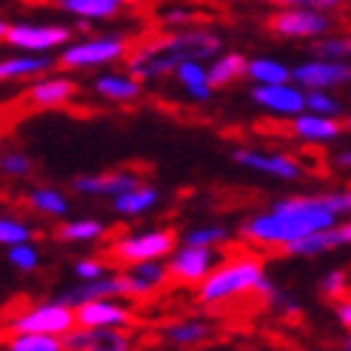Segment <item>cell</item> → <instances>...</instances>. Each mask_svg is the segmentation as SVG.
<instances>
[{
    "label": "cell",
    "mask_w": 351,
    "mask_h": 351,
    "mask_svg": "<svg viewBox=\"0 0 351 351\" xmlns=\"http://www.w3.org/2000/svg\"><path fill=\"white\" fill-rule=\"evenodd\" d=\"M335 249H337V245H335V234H331V229H326V232L308 234L303 240L291 243L283 254H289V257H320V254H328V252H335Z\"/></svg>",
    "instance_id": "cell-30"
},
{
    "label": "cell",
    "mask_w": 351,
    "mask_h": 351,
    "mask_svg": "<svg viewBox=\"0 0 351 351\" xmlns=\"http://www.w3.org/2000/svg\"><path fill=\"white\" fill-rule=\"evenodd\" d=\"M123 58H129L126 38H117V34H95V38L72 40L66 49H60L58 66L66 69V72H86V69L112 66Z\"/></svg>",
    "instance_id": "cell-6"
},
{
    "label": "cell",
    "mask_w": 351,
    "mask_h": 351,
    "mask_svg": "<svg viewBox=\"0 0 351 351\" xmlns=\"http://www.w3.org/2000/svg\"><path fill=\"white\" fill-rule=\"evenodd\" d=\"M120 274H123V283H126V300H149L152 294H157L163 286L171 283L169 266L163 260L126 266V269H120Z\"/></svg>",
    "instance_id": "cell-17"
},
{
    "label": "cell",
    "mask_w": 351,
    "mask_h": 351,
    "mask_svg": "<svg viewBox=\"0 0 351 351\" xmlns=\"http://www.w3.org/2000/svg\"><path fill=\"white\" fill-rule=\"evenodd\" d=\"M331 311H335L337 323H340L346 331H351V297H340V300H335Z\"/></svg>",
    "instance_id": "cell-42"
},
{
    "label": "cell",
    "mask_w": 351,
    "mask_h": 351,
    "mask_svg": "<svg viewBox=\"0 0 351 351\" xmlns=\"http://www.w3.org/2000/svg\"><path fill=\"white\" fill-rule=\"evenodd\" d=\"M66 351H134L137 343L129 328H75L63 337Z\"/></svg>",
    "instance_id": "cell-14"
},
{
    "label": "cell",
    "mask_w": 351,
    "mask_h": 351,
    "mask_svg": "<svg viewBox=\"0 0 351 351\" xmlns=\"http://www.w3.org/2000/svg\"><path fill=\"white\" fill-rule=\"evenodd\" d=\"M232 237V232L226 229L220 223H203V226H191L189 232H183V240L186 245H200V249H220L226 245Z\"/></svg>",
    "instance_id": "cell-29"
},
{
    "label": "cell",
    "mask_w": 351,
    "mask_h": 351,
    "mask_svg": "<svg viewBox=\"0 0 351 351\" xmlns=\"http://www.w3.org/2000/svg\"><path fill=\"white\" fill-rule=\"evenodd\" d=\"M220 46L223 43L215 32L186 26L140 46L134 55L126 58V72L137 80H157L174 75V69L186 60H215L220 55Z\"/></svg>",
    "instance_id": "cell-2"
},
{
    "label": "cell",
    "mask_w": 351,
    "mask_h": 351,
    "mask_svg": "<svg viewBox=\"0 0 351 351\" xmlns=\"http://www.w3.org/2000/svg\"><path fill=\"white\" fill-rule=\"evenodd\" d=\"M103 297H126V283H123L120 271H109L100 280H89V283H75L72 289H66L58 294V300H63L66 306H83L89 300H103Z\"/></svg>",
    "instance_id": "cell-19"
},
{
    "label": "cell",
    "mask_w": 351,
    "mask_h": 351,
    "mask_svg": "<svg viewBox=\"0 0 351 351\" xmlns=\"http://www.w3.org/2000/svg\"><path fill=\"white\" fill-rule=\"evenodd\" d=\"M323 195H326L328 208L340 220L343 217H351V189H331V191H323Z\"/></svg>",
    "instance_id": "cell-39"
},
{
    "label": "cell",
    "mask_w": 351,
    "mask_h": 351,
    "mask_svg": "<svg viewBox=\"0 0 351 351\" xmlns=\"http://www.w3.org/2000/svg\"><path fill=\"white\" fill-rule=\"evenodd\" d=\"M331 234H335V245L340 249V245H351V217L337 223L335 229H331Z\"/></svg>",
    "instance_id": "cell-43"
},
{
    "label": "cell",
    "mask_w": 351,
    "mask_h": 351,
    "mask_svg": "<svg viewBox=\"0 0 351 351\" xmlns=\"http://www.w3.org/2000/svg\"><path fill=\"white\" fill-rule=\"evenodd\" d=\"M160 21H163L166 26H180V29H186V26H191V21H195V12L174 6V9H166V12L160 14Z\"/></svg>",
    "instance_id": "cell-41"
},
{
    "label": "cell",
    "mask_w": 351,
    "mask_h": 351,
    "mask_svg": "<svg viewBox=\"0 0 351 351\" xmlns=\"http://www.w3.org/2000/svg\"><path fill=\"white\" fill-rule=\"evenodd\" d=\"M157 203H160V191H157V186L143 180L140 186H134L129 191H123L120 197H114L112 200V212L117 217H143V215L152 212Z\"/></svg>",
    "instance_id": "cell-24"
},
{
    "label": "cell",
    "mask_w": 351,
    "mask_h": 351,
    "mask_svg": "<svg viewBox=\"0 0 351 351\" xmlns=\"http://www.w3.org/2000/svg\"><path fill=\"white\" fill-rule=\"evenodd\" d=\"M97 3H106V6H114V9H123V6H129L132 0H97Z\"/></svg>",
    "instance_id": "cell-45"
},
{
    "label": "cell",
    "mask_w": 351,
    "mask_h": 351,
    "mask_svg": "<svg viewBox=\"0 0 351 351\" xmlns=\"http://www.w3.org/2000/svg\"><path fill=\"white\" fill-rule=\"evenodd\" d=\"M306 112L323 114V117H340L343 103H340L337 95H331V92H306Z\"/></svg>",
    "instance_id": "cell-35"
},
{
    "label": "cell",
    "mask_w": 351,
    "mask_h": 351,
    "mask_svg": "<svg viewBox=\"0 0 351 351\" xmlns=\"http://www.w3.org/2000/svg\"><path fill=\"white\" fill-rule=\"evenodd\" d=\"M58 63V58L51 55H32V51H17L0 60V80L12 83V80H34L43 77L51 66Z\"/></svg>",
    "instance_id": "cell-22"
},
{
    "label": "cell",
    "mask_w": 351,
    "mask_h": 351,
    "mask_svg": "<svg viewBox=\"0 0 351 351\" xmlns=\"http://www.w3.org/2000/svg\"><path fill=\"white\" fill-rule=\"evenodd\" d=\"M32 237H34V229L26 220L14 217V215L0 217V243H3L6 249H12V245H21V243H32Z\"/></svg>",
    "instance_id": "cell-32"
},
{
    "label": "cell",
    "mask_w": 351,
    "mask_h": 351,
    "mask_svg": "<svg viewBox=\"0 0 351 351\" xmlns=\"http://www.w3.org/2000/svg\"><path fill=\"white\" fill-rule=\"evenodd\" d=\"M77 97V83L69 75H43L29 80L23 100L34 109H60Z\"/></svg>",
    "instance_id": "cell-16"
},
{
    "label": "cell",
    "mask_w": 351,
    "mask_h": 351,
    "mask_svg": "<svg viewBox=\"0 0 351 351\" xmlns=\"http://www.w3.org/2000/svg\"><path fill=\"white\" fill-rule=\"evenodd\" d=\"M6 335H51V337H66L69 331L77 328V314L72 306H66L58 297L43 303H32L12 311L6 323Z\"/></svg>",
    "instance_id": "cell-5"
},
{
    "label": "cell",
    "mask_w": 351,
    "mask_h": 351,
    "mask_svg": "<svg viewBox=\"0 0 351 351\" xmlns=\"http://www.w3.org/2000/svg\"><path fill=\"white\" fill-rule=\"evenodd\" d=\"M331 17L326 9L314 6H280L269 17V32L286 40H320L331 32Z\"/></svg>",
    "instance_id": "cell-8"
},
{
    "label": "cell",
    "mask_w": 351,
    "mask_h": 351,
    "mask_svg": "<svg viewBox=\"0 0 351 351\" xmlns=\"http://www.w3.org/2000/svg\"><path fill=\"white\" fill-rule=\"evenodd\" d=\"M32 169H34L32 157L23 154V152L9 149V152H3V157H0V171H3L6 178H12V180H26L32 174Z\"/></svg>",
    "instance_id": "cell-36"
},
{
    "label": "cell",
    "mask_w": 351,
    "mask_h": 351,
    "mask_svg": "<svg viewBox=\"0 0 351 351\" xmlns=\"http://www.w3.org/2000/svg\"><path fill=\"white\" fill-rule=\"evenodd\" d=\"M178 249V234L166 226H154V229H137V232H123L109 240L106 254L114 266L126 269L137 263L149 260H169L171 252Z\"/></svg>",
    "instance_id": "cell-4"
},
{
    "label": "cell",
    "mask_w": 351,
    "mask_h": 351,
    "mask_svg": "<svg viewBox=\"0 0 351 351\" xmlns=\"http://www.w3.org/2000/svg\"><path fill=\"white\" fill-rule=\"evenodd\" d=\"M55 237L60 243H95L106 237V226L97 217H75V220H63L55 229Z\"/></svg>",
    "instance_id": "cell-27"
},
{
    "label": "cell",
    "mask_w": 351,
    "mask_h": 351,
    "mask_svg": "<svg viewBox=\"0 0 351 351\" xmlns=\"http://www.w3.org/2000/svg\"><path fill=\"white\" fill-rule=\"evenodd\" d=\"M220 263H223L220 249H200V245L180 243L178 249L171 252V257L166 260V266H169V274H171V283L197 289L203 280L220 266Z\"/></svg>",
    "instance_id": "cell-9"
},
{
    "label": "cell",
    "mask_w": 351,
    "mask_h": 351,
    "mask_svg": "<svg viewBox=\"0 0 351 351\" xmlns=\"http://www.w3.org/2000/svg\"><path fill=\"white\" fill-rule=\"evenodd\" d=\"M269 3H277V6H280V0H269Z\"/></svg>",
    "instance_id": "cell-49"
},
{
    "label": "cell",
    "mask_w": 351,
    "mask_h": 351,
    "mask_svg": "<svg viewBox=\"0 0 351 351\" xmlns=\"http://www.w3.org/2000/svg\"><path fill=\"white\" fill-rule=\"evenodd\" d=\"M26 208L34 215H40V217H51V220H58V217H66L69 215V208H72V203H69V195L55 186H34L26 191Z\"/></svg>",
    "instance_id": "cell-25"
},
{
    "label": "cell",
    "mask_w": 351,
    "mask_h": 351,
    "mask_svg": "<svg viewBox=\"0 0 351 351\" xmlns=\"http://www.w3.org/2000/svg\"><path fill=\"white\" fill-rule=\"evenodd\" d=\"M3 348L6 351H66L63 337H51V335H6Z\"/></svg>",
    "instance_id": "cell-31"
},
{
    "label": "cell",
    "mask_w": 351,
    "mask_h": 351,
    "mask_svg": "<svg viewBox=\"0 0 351 351\" xmlns=\"http://www.w3.org/2000/svg\"><path fill=\"white\" fill-rule=\"evenodd\" d=\"M308 351H323V348H308Z\"/></svg>",
    "instance_id": "cell-50"
},
{
    "label": "cell",
    "mask_w": 351,
    "mask_h": 351,
    "mask_svg": "<svg viewBox=\"0 0 351 351\" xmlns=\"http://www.w3.org/2000/svg\"><path fill=\"white\" fill-rule=\"evenodd\" d=\"M346 3V0H320V6L328 12V9H337V6H343Z\"/></svg>",
    "instance_id": "cell-46"
},
{
    "label": "cell",
    "mask_w": 351,
    "mask_h": 351,
    "mask_svg": "<svg viewBox=\"0 0 351 351\" xmlns=\"http://www.w3.org/2000/svg\"><path fill=\"white\" fill-rule=\"evenodd\" d=\"M340 351H351V331H348V335L343 337V343H340Z\"/></svg>",
    "instance_id": "cell-47"
},
{
    "label": "cell",
    "mask_w": 351,
    "mask_h": 351,
    "mask_svg": "<svg viewBox=\"0 0 351 351\" xmlns=\"http://www.w3.org/2000/svg\"><path fill=\"white\" fill-rule=\"evenodd\" d=\"M289 129L297 140H303V143H335L346 132L340 117H323V114H311V112H303L294 120H289Z\"/></svg>",
    "instance_id": "cell-20"
},
{
    "label": "cell",
    "mask_w": 351,
    "mask_h": 351,
    "mask_svg": "<svg viewBox=\"0 0 351 351\" xmlns=\"http://www.w3.org/2000/svg\"><path fill=\"white\" fill-rule=\"evenodd\" d=\"M6 260L14 271H23V274H32L34 269L40 266V252L34 243H21V245H12L6 249Z\"/></svg>",
    "instance_id": "cell-34"
},
{
    "label": "cell",
    "mask_w": 351,
    "mask_h": 351,
    "mask_svg": "<svg viewBox=\"0 0 351 351\" xmlns=\"http://www.w3.org/2000/svg\"><path fill=\"white\" fill-rule=\"evenodd\" d=\"M0 40L17 51L49 55L51 49H66L72 43V26L66 23H38V21H3Z\"/></svg>",
    "instance_id": "cell-7"
},
{
    "label": "cell",
    "mask_w": 351,
    "mask_h": 351,
    "mask_svg": "<svg viewBox=\"0 0 351 351\" xmlns=\"http://www.w3.org/2000/svg\"><path fill=\"white\" fill-rule=\"evenodd\" d=\"M320 294H326L328 300H340V297H346L348 291V274L343 269H331L320 277Z\"/></svg>",
    "instance_id": "cell-38"
},
{
    "label": "cell",
    "mask_w": 351,
    "mask_h": 351,
    "mask_svg": "<svg viewBox=\"0 0 351 351\" xmlns=\"http://www.w3.org/2000/svg\"><path fill=\"white\" fill-rule=\"evenodd\" d=\"M245 69H249V60L240 51H223L208 63V80H212L215 89H226V86L245 77Z\"/></svg>",
    "instance_id": "cell-26"
},
{
    "label": "cell",
    "mask_w": 351,
    "mask_h": 351,
    "mask_svg": "<svg viewBox=\"0 0 351 351\" xmlns=\"http://www.w3.org/2000/svg\"><path fill=\"white\" fill-rule=\"evenodd\" d=\"M174 80L180 83V89L186 92L189 100L195 103H206L215 97V86L212 80H208V66L203 60H186L180 63L178 69H174Z\"/></svg>",
    "instance_id": "cell-23"
},
{
    "label": "cell",
    "mask_w": 351,
    "mask_h": 351,
    "mask_svg": "<svg viewBox=\"0 0 351 351\" xmlns=\"http://www.w3.org/2000/svg\"><path fill=\"white\" fill-rule=\"evenodd\" d=\"M314 51H317L320 58L351 63V34H326V38L314 40Z\"/></svg>",
    "instance_id": "cell-33"
},
{
    "label": "cell",
    "mask_w": 351,
    "mask_h": 351,
    "mask_svg": "<svg viewBox=\"0 0 351 351\" xmlns=\"http://www.w3.org/2000/svg\"><path fill=\"white\" fill-rule=\"evenodd\" d=\"M263 303H266L269 308H274L277 314H286V317H289V314H297V311H300V306H297L294 297H291L289 291H280V289H274Z\"/></svg>",
    "instance_id": "cell-40"
},
{
    "label": "cell",
    "mask_w": 351,
    "mask_h": 351,
    "mask_svg": "<svg viewBox=\"0 0 351 351\" xmlns=\"http://www.w3.org/2000/svg\"><path fill=\"white\" fill-rule=\"evenodd\" d=\"M92 92L106 100V103H134L140 100V95H143V80H137L134 75L129 72H106V75H97L92 77Z\"/></svg>",
    "instance_id": "cell-21"
},
{
    "label": "cell",
    "mask_w": 351,
    "mask_h": 351,
    "mask_svg": "<svg viewBox=\"0 0 351 351\" xmlns=\"http://www.w3.org/2000/svg\"><path fill=\"white\" fill-rule=\"evenodd\" d=\"M291 80L306 92H335L351 83V63L317 55L291 66Z\"/></svg>",
    "instance_id": "cell-10"
},
{
    "label": "cell",
    "mask_w": 351,
    "mask_h": 351,
    "mask_svg": "<svg viewBox=\"0 0 351 351\" xmlns=\"http://www.w3.org/2000/svg\"><path fill=\"white\" fill-rule=\"evenodd\" d=\"M263 277H266V269H263L260 257H254V254L226 257L195 289V297H197L200 306L215 308V306L237 300V297L257 294V286L263 283Z\"/></svg>",
    "instance_id": "cell-3"
},
{
    "label": "cell",
    "mask_w": 351,
    "mask_h": 351,
    "mask_svg": "<svg viewBox=\"0 0 351 351\" xmlns=\"http://www.w3.org/2000/svg\"><path fill=\"white\" fill-rule=\"evenodd\" d=\"M252 100L263 112L286 120H294L297 114L306 112V89H300L294 80L274 86H252Z\"/></svg>",
    "instance_id": "cell-13"
},
{
    "label": "cell",
    "mask_w": 351,
    "mask_h": 351,
    "mask_svg": "<svg viewBox=\"0 0 351 351\" xmlns=\"http://www.w3.org/2000/svg\"><path fill=\"white\" fill-rule=\"evenodd\" d=\"M80 328H129L134 323V308L126 297H103L75 308Z\"/></svg>",
    "instance_id": "cell-12"
},
{
    "label": "cell",
    "mask_w": 351,
    "mask_h": 351,
    "mask_svg": "<svg viewBox=\"0 0 351 351\" xmlns=\"http://www.w3.org/2000/svg\"><path fill=\"white\" fill-rule=\"evenodd\" d=\"M217 337V328L203 317H183L160 328V340L171 348H200Z\"/></svg>",
    "instance_id": "cell-18"
},
{
    "label": "cell",
    "mask_w": 351,
    "mask_h": 351,
    "mask_svg": "<svg viewBox=\"0 0 351 351\" xmlns=\"http://www.w3.org/2000/svg\"><path fill=\"white\" fill-rule=\"evenodd\" d=\"M337 223L340 217L328 208L323 191H317V195H291V197L274 200L263 212L245 217L240 223L237 234L240 240L257 245V249L286 252L291 243L326 229H335Z\"/></svg>",
    "instance_id": "cell-1"
},
{
    "label": "cell",
    "mask_w": 351,
    "mask_h": 351,
    "mask_svg": "<svg viewBox=\"0 0 351 351\" xmlns=\"http://www.w3.org/2000/svg\"><path fill=\"white\" fill-rule=\"evenodd\" d=\"M143 183L140 171L134 169H117V171H103V174H77L72 180V189L77 195H86V197H120L123 191H129L134 186Z\"/></svg>",
    "instance_id": "cell-15"
},
{
    "label": "cell",
    "mask_w": 351,
    "mask_h": 351,
    "mask_svg": "<svg viewBox=\"0 0 351 351\" xmlns=\"http://www.w3.org/2000/svg\"><path fill=\"white\" fill-rule=\"evenodd\" d=\"M335 163H337L340 169H348V171H351V149H343V152L335 157Z\"/></svg>",
    "instance_id": "cell-44"
},
{
    "label": "cell",
    "mask_w": 351,
    "mask_h": 351,
    "mask_svg": "<svg viewBox=\"0 0 351 351\" xmlns=\"http://www.w3.org/2000/svg\"><path fill=\"white\" fill-rule=\"evenodd\" d=\"M232 163L245 171L266 174V178L283 180V183H294L303 178V163L283 152H263V149H252V146H237L232 152Z\"/></svg>",
    "instance_id": "cell-11"
},
{
    "label": "cell",
    "mask_w": 351,
    "mask_h": 351,
    "mask_svg": "<svg viewBox=\"0 0 351 351\" xmlns=\"http://www.w3.org/2000/svg\"><path fill=\"white\" fill-rule=\"evenodd\" d=\"M343 126H346V132H348V134H351V114H348V117H346V123H343Z\"/></svg>",
    "instance_id": "cell-48"
},
{
    "label": "cell",
    "mask_w": 351,
    "mask_h": 351,
    "mask_svg": "<svg viewBox=\"0 0 351 351\" xmlns=\"http://www.w3.org/2000/svg\"><path fill=\"white\" fill-rule=\"evenodd\" d=\"M245 77L254 86H274V83H289L291 80V66H286L277 58H252Z\"/></svg>",
    "instance_id": "cell-28"
},
{
    "label": "cell",
    "mask_w": 351,
    "mask_h": 351,
    "mask_svg": "<svg viewBox=\"0 0 351 351\" xmlns=\"http://www.w3.org/2000/svg\"><path fill=\"white\" fill-rule=\"evenodd\" d=\"M72 274L77 277V283H89V280H100L109 274V263L103 257H80L75 266H72Z\"/></svg>",
    "instance_id": "cell-37"
}]
</instances>
